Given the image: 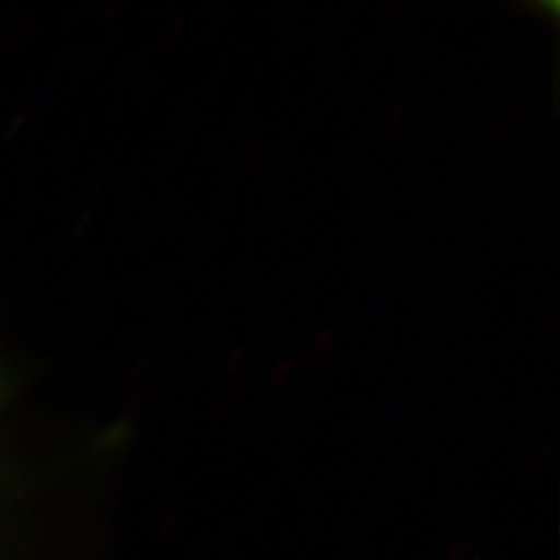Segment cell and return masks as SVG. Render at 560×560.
<instances>
[]
</instances>
